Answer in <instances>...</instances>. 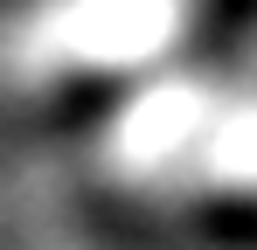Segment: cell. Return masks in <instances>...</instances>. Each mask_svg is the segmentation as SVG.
<instances>
[{
  "mask_svg": "<svg viewBox=\"0 0 257 250\" xmlns=\"http://www.w3.org/2000/svg\"><path fill=\"white\" fill-rule=\"evenodd\" d=\"M97 167L139 195L257 208V70L181 63L111 97Z\"/></svg>",
  "mask_w": 257,
  "mask_h": 250,
  "instance_id": "1",
  "label": "cell"
},
{
  "mask_svg": "<svg viewBox=\"0 0 257 250\" xmlns=\"http://www.w3.org/2000/svg\"><path fill=\"white\" fill-rule=\"evenodd\" d=\"M209 0H21L14 77L42 90H132L188 63Z\"/></svg>",
  "mask_w": 257,
  "mask_h": 250,
  "instance_id": "2",
  "label": "cell"
}]
</instances>
